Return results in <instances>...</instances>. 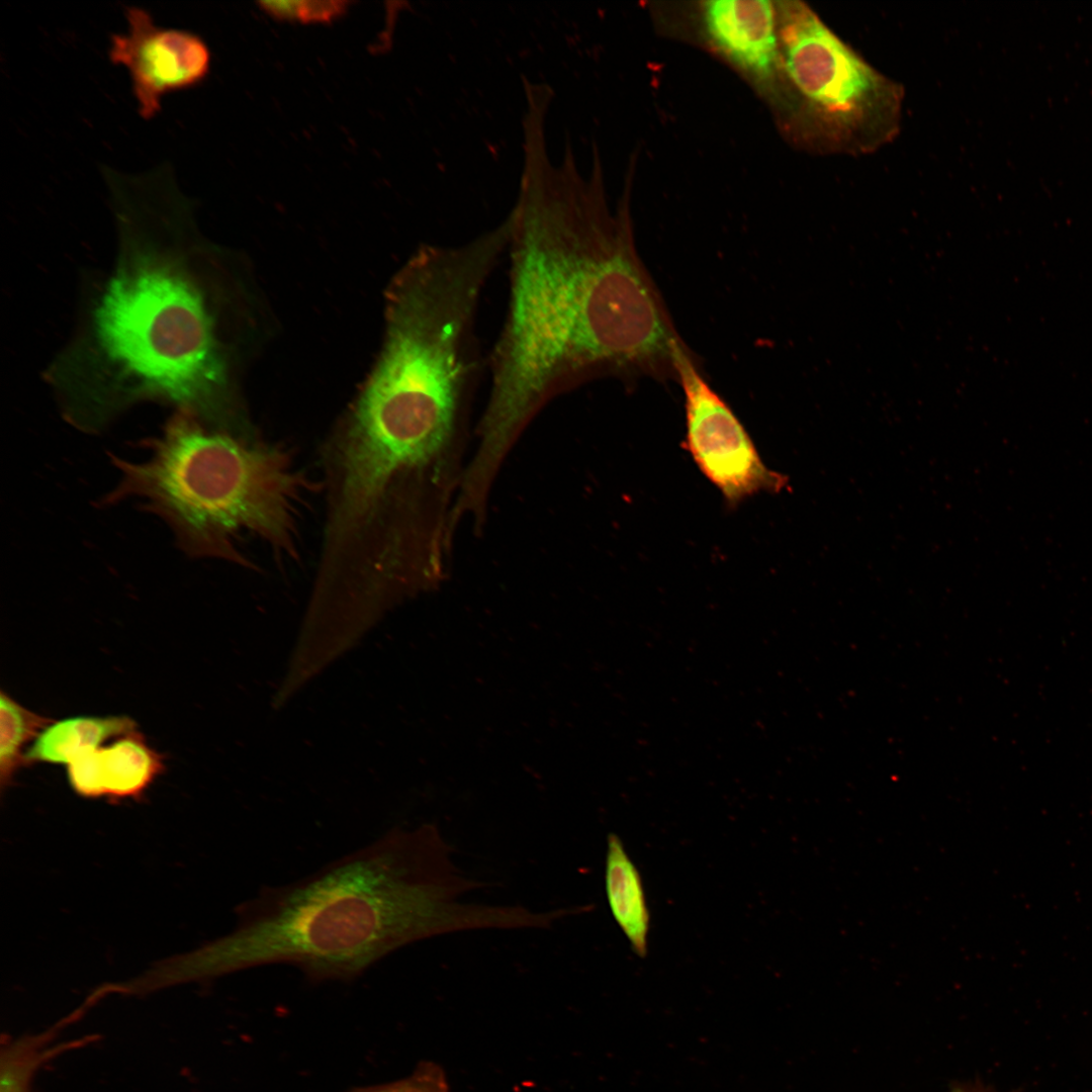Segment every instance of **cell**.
<instances>
[{"mask_svg": "<svg viewBox=\"0 0 1092 1092\" xmlns=\"http://www.w3.org/2000/svg\"><path fill=\"white\" fill-rule=\"evenodd\" d=\"M102 172L114 251L106 267L86 275L70 335L43 379L65 421L83 432L98 433L154 402L233 434L194 203L168 163L139 175Z\"/></svg>", "mask_w": 1092, "mask_h": 1092, "instance_id": "cell-2", "label": "cell"}, {"mask_svg": "<svg viewBox=\"0 0 1092 1092\" xmlns=\"http://www.w3.org/2000/svg\"><path fill=\"white\" fill-rule=\"evenodd\" d=\"M782 70L804 101L823 147L866 154L898 132L902 89L875 70L801 1L776 2Z\"/></svg>", "mask_w": 1092, "mask_h": 1092, "instance_id": "cell-5", "label": "cell"}, {"mask_svg": "<svg viewBox=\"0 0 1092 1092\" xmlns=\"http://www.w3.org/2000/svg\"><path fill=\"white\" fill-rule=\"evenodd\" d=\"M705 32L718 52L760 83H772L780 71L778 10L769 0L702 2Z\"/></svg>", "mask_w": 1092, "mask_h": 1092, "instance_id": "cell-8", "label": "cell"}, {"mask_svg": "<svg viewBox=\"0 0 1092 1092\" xmlns=\"http://www.w3.org/2000/svg\"><path fill=\"white\" fill-rule=\"evenodd\" d=\"M950 1092H985V1091L981 1090L978 1087L972 1086V1085L959 1084V1085L953 1086V1088L951 1089Z\"/></svg>", "mask_w": 1092, "mask_h": 1092, "instance_id": "cell-16", "label": "cell"}, {"mask_svg": "<svg viewBox=\"0 0 1092 1092\" xmlns=\"http://www.w3.org/2000/svg\"><path fill=\"white\" fill-rule=\"evenodd\" d=\"M140 462L111 455L119 480L102 503L144 502L190 557L251 566L254 544L277 560L298 557L300 526L318 486L291 453L206 427L175 412Z\"/></svg>", "mask_w": 1092, "mask_h": 1092, "instance_id": "cell-4", "label": "cell"}, {"mask_svg": "<svg viewBox=\"0 0 1092 1092\" xmlns=\"http://www.w3.org/2000/svg\"><path fill=\"white\" fill-rule=\"evenodd\" d=\"M54 720L36 714L13 700L3 690L0 693V785L2 791L13 781L24 764L23 747Z\"/></svg>", "mask_w": 1092, "mask_h": 1092, "instance_id": "cell-13", "label": "cell"}, {"mask_svg": "<svg viewBox=\"0 0 1092 1092\" xmlns=\"http://www.w3.org/2000/svg\"><path fill=\"white\" fill-rule=\"evenodd\" d=\"M164 769L163 755L136 730L88 749L67 764L68 781L76 794L111 802L140 799Z\"/></svg>", "mask_w": 1092, "mask_h": 1092, "instance_id": "cell-9", "label": "cell"}, {"mask_svg": "<svg viewBox=\"0 0 1092 1092\" xmlns=\"http://www.w3.org/2000/svg\"><path fill=\"white\" fill-rule=\"evenodd\" d=\"M677 375L685 400L684 446L727 506L787 487L789 478L764 464L745 427L704 377L695 353L680 360Z\"/></svg>", "mask_w": 1092, "mask_h": 1092, "instance_id": "cell-6", "label": "cell"}, {"mask_svg": "<svg viewBox=\"0 0 1092 1092\" xmlns=\"http://www.w3.org/2000/svg\"><path fill=\"white\" fill-rule=\"evenodd\" d=\"M507 219L509 295L487 354L489 389L470 471L496 479L553 400L597 380L677 382L693 354L636 248L627 199L613 211L599 165L583 179L570 146L559 165L545 140L524 144Z\"/></svg>", "mask_w": 1092, "mask_h": 1092, "instance_id": "cell-1", "label": "cell"}, {"mask_svg": "<svg viewBox=\"0 0 1092 1092\" xmlns=\"http://www.w3.org/2000/svg\"><path fill=\"white\" fill-rule=\"evenodd\" d=\"M480 886L435 825L395 827L297 881L260 889L237 907L230 933L170 960L168 974L177 985L283 964L314 982L349 981L423 939L533 924L526 907L461 900Z\"/></svg>", "mask_w": 1092, "mask_h": 1092, "instance_id": "cell-3", "label": "cell"}, {"mask_svg": "<svg viewBox=\"0 0 1092 1092\" xmlns=\"http://www.w3.org/2000/svg\"><path fill=\"white\" fill-rule=\"evenodd\" d=\"M606 895L611 913L633 951L644 958L648 951L650 914L638 869L621 838L610 833L605 863Z\"/></svg>", "mask_w": 1092, "mask_h": 1092, "instance_id": "cell-11", "label": "cell"}, {"mask_svg": "<svg viewBox=\"0 0 1092 1092\" xmlns=\"http://www.w3.org/2000/svg\"><path fill=\"white\" fill-rule=\"evenodd\" d=\"M259 8L276 21L330 24L344 16L352 2L344 0L259 1Z\"/></svg>", "mask_w": 1092, "mask_h": 1092, "instance_id": "cell-14", "label": "cell"}, {"mask_svg": "<svg viewBox=\"0 0 1092 1092\" xmlns=\"http://www.w3.org/2000/svg\"><path fill=\"white\" fill-rule=\"evenodd\" d=\"M135 722L119 716H78L54 721L47 726L26 750L24 763L69 764L80 753L99 747L110 738L136 730Z\"/></svg>", "mask_w": 1092, "mask_h": 1092, "instance_id": "cell-12", "label": "cell"}, {"mask_svg": "<svg viewBox=\"0 0 1092 1092\" xmlns=\"http://www.w3.org/2000/svg\"><path fill=\"white\" fill-rule=\"evenodd\" d=\"M349 1092H451L444 1070L433 1062H422L407 1077L387 1084L354 1088Z\"/></svg>", "mask_w": 1092, "mask_h": 1092, "instance_id": "cell-15", "label": "cell"}, {"mask_svg": "<svg viewBox=\"0 0 1092 1092\" xmlns=\"http://www.w3.org/2000/svg\"><path fill=\"white\" fill-rule=\"evenodd\" d=\"M90 1009L82 1003L51 1026L16 1037L3 1034L0 1050V1092H31L32 1082L41 1066L72 1050L98 1039L97 1034L58 1042L59 1034Z\"/></svg>", "mask_w": 1092, "mask_h": 1092, "instance_id": "cell-10", "label": "cell"}, {"mask_svg": "<svg viewBox=\"0 0 1092 1092\" xmlns=\"http://www.w3.org/2000/svg\"><path fill=\"white\" fill-rule=\"evenodd\" d=\"M124 16L127 30L110 34L108 58L127 70L139 115L151 120L162 111L165 96L206 80L211 51L194 31L158 25L145 8L125 6Z\"/></svg>", "mask_w": 1092, "mask_h": 1092, "instance_id": "cell-7", "label": "cell"}]
</instances>
